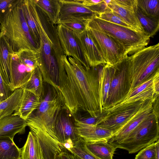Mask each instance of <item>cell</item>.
Masks as SVG:
<instances>
[{
	"instance_id": "6da1fadb",
	"label": "cell",
	"mask_w": 159,
	"mask_h": 159,
	"mask_svg": "<svg viewBox=\"0 0 159 159\" xmlns=\"http://www.w3.org/2000/svg\"><path fill=\"white\" fill-rule=\"evenodd\" d=\"M64 68L59 73L58 95L73 115L80 109L96 117L102 113L99 96V72L101 65L86 69L80 62L64 55Z\"/></svg>"
},
{
	"instance_id": "7a4b0ae2",
	"label": "cell",
	"mask_w": 159,
	"mask_h": 159,
	"mask_svg": "<svg viewBox=\"0 0 159 159\" xmlns=\"http://www.w3.org/2000/svg\"><path fill=\"white\" fill-rule=\"evenodd\" d=\"M0 30L14 53L24 49L38 51L25 17L21 0L7 15L0 25Z\"/></svg>"
},
{
	"instance_id": "3957f363",
	"label": "cell",
	"mask_w": 159,
	"mask_h": 159,
	"mask_svg": "<svg viewBox=\"0 0 159 159\" xmlns=\"http://www.w3.org/2000/svg\"><path fill=\"white\" fill-rule=\"evenodd\" d=\"M38 17L40 40L37 52L38 67L43 82L53 86L58 93L59 71L63 66L61 57L65 54L55 47L45 32L38 14Z\"/></svg>"
},
{
	"instance_id": "277c9868",
	"label": "cell",
	"mask_w": 159,
	"mask_h": 159,
	"mask_svg": "<svg viewBox=\"0 0 159 159\" xmlns=\"http://www.w3.org/2000/svg\"><path fill=\"white\" fill-rule=\"evenodd\" d=\"M40 103L38 108L26 120L29 128L41 129L51 137L52 123L57 111L63 104L56 89L52 86L43 82Z\"/></svg>"
},
{
	"instance_id": "5b68a950",
	"label": "cell",
	"mask_w": 159,
	"mask_h": 159,
	"mask_svg": "<svg viewBox=\"0 0 159 159\" xmlns=\"http://www.w3.org/2000/svg\"><path fill=\"white\" fill-rule=\"evenodd\" d=\"M131 89L159 72V43L146 47L129 56ZM130 89V90H131Z\"/></svg>"
},
{
	"instance_id": "8992f818",
	"label": "cell",
	"mask_w": 159,
	"mask_h": 159,
	"mask_svg": "<svg viewBox=\"0 0 159 159\" xmlns=\"http://www.w3.org/2000/svg\"><path fill=\"white\" fill-rule=\"evenodd\" d=\"M158 119L152 112L124 140L114 146L131 154L155 142L159 138Z\"/></svg>"
},
{
	"instance_id": "52a82bcc",
	"label": "cell",
	"mask_w": 159,
	"mask_h": 159,
	"mask_svg": "<svg viewBox=\"0 0 159 159\" xmlns=\"http://www.w3.org/2000/svg\"><path fill=\"white\" fill-rule=\"evenodd\" d=\"M103 31L114 39L130 55L147 47L150 37L134 30L101 20L96 16L93 18Z\"/></svg>"
},
{
	"instance_id": "ba28073f",
	"label": "cell",
	"mask_w": 159,
	"mask_h": 159,
	"mask_svg": "<svg viewBox=\"0 0 159 159\" xmlns=\"http://www.w3.org/2000/svg\"><path fill=\"white\" fill-rule=\"evenodd\" d=\"M87 29L106 64L114 66L129 56L124 48L114 39L104 33L93 18L88 21Z\"/></svg>"
},
{
	"instance_id": "9c48e42d",
	"label": "cell",
	"mask_w": 159,
	"mask_h": 159,
	"mask_svg": "<svg viewBox=\"0 0 159 159\" xmlns=\"http://www.w3.org/2000/svg\"><path fill=\"white\" fill-rule=\"evenodd\" d=\"M51 133L53 138L68 149L80 138L73 115L63 105L54 118Z\"/></svg>"
},
{
	"instance_id": "30bf717a",
	"label": "cell",
	"mask_w": 159,
	"mask_h": 159,
	"mask_svg": "<svg viewBox=\"0 0 159 159\" xmlns=\"http://www.w3.org/2000/svg\"><path fill=\"white\" fill-rule=\"evenodd\" d=\"M115 71L103 111L123 100L131 89V77L129 56L114 66Z\"/></svg>"
},
{
	"instance_id": "8fae6325",
	"label": "cell",
	"mask_w": 159,
	"mask_h": 159,
	"mask_svg": "<svg viewBox=\"0 0 159 159\" xmlns=\"http://www.w3.org/2000/svg\"><path fill=\"white\" fill-rule=\"evenodd\" d=\"M145 100L105 110L106 114L97 125L110 130L114 135L138 112Z\"/></svg>"
},
{
	"instance_id": "7c38bea8",
	"label": "cell",
	"mask_w": 159,
	"mask_h": 159,
	"mask_svg": "<svg viewBox=\"0 0 159 159\" xmlns=\"http://www.w3.org/2000/svg\"><path fill=\"white\" fill-rule=\"evenodd\" d=\"M60 9L57 24L77 21H88L96 14L84 5L80 0H59Z\"/></svg>"
},
{
	"instance_id": "4fadbf2b",
	"label": "cell",
	"mask_w": 159,
	"mask_h": 159,
	"mask_svg": "<svg viewBox=\"0 0 159 159\" xmlns=\"http://www.w3.org/2000/svg\"><path fill=\"white\" fill-rule=\"evenodd\" d=\"M57 34L64 54L80 62L86 69L90 67L86 61L74 32L62 24H57Z\"/></svg>"
},
{
	"instance_id": "5bb4252c",
	"label": "cell",
	"mask_w": 159,
	"mask_h": 159,
	"mask_svg": "<svg viewBox=\"0 0 159 159\" xmlns=\"http://www.w3.org/2000/svg\"><path fill=\"white\" fill-rule=\"evenodd\" d=\"M152 100H145L138 112L108 141L113 146L124 140L128 135L152 112Z\"/></svg>"
},
{
	"instance_id": "9a60e30c",
	"label": "cell",
	"mask_w": 159,
	"mask_h": 159,
	"mask_svg": "<svg viewBox=\"0 0 159 159\" xmlns=\"http://www.w3.org/2000/svg\"><path fill=\"white\" fill-rule=\"evenodd\" d=\"M75 34L84 57L90 67L106 64L102 54L87 29L81 34Z\"/></svg>"
},
{
	"instance_id": "2e32d148",
	"label": "cell",
	"mask_w": 159,
	"mask_h": 159,
	"mask_svg": "<svg viewBox=\"0 0 159 159\" xmlns=\"http://www.w3.org/2000/svg\"><path fill=\"white\" fill-rule=\"evenodd\" d=\"M34 69L26 66L20 59L16 53H13L11 64L13 91L21 88L28 82Z\"/></svg>"
},
{
	"instance_id": "e0dca14e",
	"label": "cell",
	"mask_w": 159,
	"mask_h": 159,
	"mask_svg": "<svg viewBox=\"0 0 159 159\" xmlns=\"http://www.w3.org/2000/svg\"><path fill=\"white\" fill-rule=\"evenodd\" d=\"M74 118L77 133L86 142L101 140L108 141L113 136L112 132L107 129L97 125L84 124Z\"/></svg>"
},
{
	"instance_id": "ac0fdd59",
	"label": "cell",
	"mask_w": 159,
	"mask_h": 159,
	"mask_svg": "<svg viewBox=\"0 0 159 159\" xmlns=\"http://www.w3.org/2000/svg\"><path fill=\"white\" fill-rule=\"evenodd\" d=\"M25 17L31 36L39 49L40 35L38 20V13L34 0H21Z\"/></svg>"
},
{
	"instance_id": "d6986e66",
	"label": "cell",
	"mask_w": 159,
	"mask_h": 159,
	"mask_svg": "<svg viewBox=\"0 0 159 159\" xmlns=\"http://www.w3.org/2000/svg\"><path fill=\"white\" fill-rule=\"evenodd\" d=\"M30 129L38 138L43 151V159H53L55 155L61 151L62 145L46 132L35 128Z\"/></svg>"
},
{
	"instance_id": "ffe728a7",
	"label": "cell",
	"mask_w": 159,
	"mask_h": 159,
	"mask_svg": "<svg viewBox=\"0 0 159 159\" xmlns=\"http://www.w3.org/2000/svg\"><path fill=\"white\" fill-rule=\"evenodd\" d=\"M13 53L4 35L0 32V69L4 81L12 91L11 64Z\"/></svg>"
},
{
	"instance_id": "44dd1931",
	"label": "cell",
	"mask_w": 159,
	"mask_h": 159,
	"mask_svg": "<svg viewBox=\"0 0 159 159\" xmlns=\"http://www.w3.org/2000/svg\"><path fill=\"white\" fill-rule=\"evenodd\" d=\"M26 126V120L13 113L0 121V137H9L13 139L16 134L24 133Z\"/></svg>"
},
{
	"instance_id": "7402d4cb",
	"label": "cell",
	"mask_w": 159,
	"mask_h": 159,
	"mask_svg": "<svg viewBox=\"0 0 159 159\" xmlns=\"http://www.w3.org/2000/svg\"><path fill=\"white\" fill-rule=\"evenodd\" d=\"M115 71L114 66L107 64L101 65L99 69V96L101 107L102 110L107 98L110 85Z\"/></svg>"
},
{
	"instance_id": "603a6c76",
	"label": "cell",
	"mask_w": 159,
	"mask_h": 159,
	"mask_svg": "<svg viewBox=\"0 0 159 159\" xmlns=\"http://www.w3.org/2000/svg\"><path fill=\"white\" fill-rule=\"evenodd\" d=\"M20 103L17 111L14 113L26 120L38 107L40 98L31 92L23 89Z\"/></svg>"
},
{
	"instance_id": "cb8c5ba5",
	"label": "cell",
	"mask_w": 159,
	"mask_h": 159,
	"mask_svg": "<svg viewBox=\"0 0 159 159\" xmlns=\"http://www.w3.org/2000/svg\"><path fill=\"white\" fill-rule=\"evenodd\" d=\"M107 7L129 25L133 29L140 33L147 34L136 15L134 9L118 6L110 2L107 5Z\"/></svg>"
},
{
	"instance_id": "d4e9b609",
	"label": "cell",
	"mask_w": 159,
	"mask_h": 159,
	"mask_svg": "<svg viewBox=\"0 0 159 159\" xmlns=\"http://www.w3.org/2000/svg\"><path fill=\"white\" fill-rule=\"evenodd\" d=\"M20 149L21 159H43V151L38 138L29 132L24 146Z\"/></svg>"
},
{
	"instance_id": "484cf974",
	"label": "cell",
	"mask_w": 159,
	"mask_h": 159,
	"mask_svg": "<svg viewBox=\"0 0 159 159\" xmlns=\"http://www.w3.org/2000/svg\"><path fill=\"white\" fill-rule=\"evenodd\" d=\"M85 146L90 152L100 159H113L116 149L106 140L85 142Z\"/></svg>"
},
{
	"instance_id": "4316f807",
	"label": "cell",
	"mask_w": 159,
	"mask_h": 159,
	"mask_svg": "<svg viewBox=\"0 0 159 159\" xmlns=\"http://www.w3.org/2000/svg\"><path fill=\"white\" fill-rule=\"evenodd\" d=\"M23 89H15L7 99L0 102V121L16 112L20 105Z\"/></svg>"
},
{
	"instance_id": "83f0119b",
	"label": "cell",
	"mask_w": 159,
	"mask_h": 159,
	"mask_svg": "<svg viewBox=\"0 0 159 159\" xmlns=\"http://www.w3.org/2000/svg\"><path fill=\"white\" fill-rule=\"evenodd\" d=\"M37 8L43 12L55 25L57 24L60 5L59 0H34Z\"/></svg>"
},
{
	"instance_id": "f1b7e54d",
	"label": "cell",
	"mask_w": 159,
	"mask_h": 159,
	"mask_svg": "<svg viewBox=\"0 0 159 159\" xmlns=\"http://www.w3.org/2000/svg\"><path fill=\"white\" fill-rule=\"evenodd\" d=\"M0 159H21L20 149L10 137H0Z\"/></svg>"
},
{
	"instance_id": "f546056e",
	"label": "cell",
	"mask_w": 159,
	"mask_h": 159,
	"mask_svg": "<svg viewBox=\"0 0 159 159\" xmlns=\"http://www.w3.org/2000/svg\"><path fill=\"white\" fill-rule=\"evenodd\" d=\"M43 77L38 67L34 70L29 80L21 88L27 90L40 97L43 92Z\"/></svg>"
},
{
	"instance_id": "4dcf8cb0",
	"label": "cell",
	"mask_w": 159,
	"mask_h": 159,
	"mask_svg": "<svg viewBox=\"0 0 159 159\" xmlns=\"http://www.w3.org/2000/svg\"><path fill=\"white\" fill-rule=\"evenodd\" d=\"M134 11L145 33L150 37H153L158 31L159 20L148 17L143 14L137 6Z\"/></svg>"
},
{
	"instance_id": "1f68e13d",
	"label": "cell",
	"mask_w": 159,
	"mask_h": 159,
	"mask_svg": "<svg viewBox=\"0 0 159 159\" xmlns=\"http://www.w3.org/2000/svg\"><path fill=\"white\" fill-rule=\"evenodd\" d=\"M137 6L145 16L159 20V0H137Z\"/></svg>"
},
{
	"instance_id": "d6a6232c",
	"label": "cell",
	"mask_w": 159,
	"mask_h": 159,
	"mask_svg": "<svg viewBox=\"0 0 159 159\" xmlns=\"http://www.w3.org/2000/svg\"><path fill=\"white\" fill-rule=\"evenodd\" d=\"M38 51L28 49H23L17 53L22 62L27 66L35 69L38 67Z\"/></svg>"
},
{
	"instance_id": "836d02e7",
	"label": "cell",
	"mask_w": 159,
	"mask_h": 159,
	"mask_svg": "<svg viewBox=\"0 0 159 159\" xmlns=\"http://www.w3.org/2000/svg\"><path fill=\"white\" fill-rule=\"evenodd\" d=\"M68 150L82 159H100L88 150L85 141L81 138Z\"/></svg>"
},
{
	"instance_id": "e575fe53",
	"label": "cell",
	"mask_w": 159,
	"mask_h": 159,
	"mask_svg": "<svg viewBox=\"0 0 159 159\" xmlns=\"http://www.w3.org/2000/svg\"><path fill=\"white\" fill-rule=\"evenodd\" d=\"M96 16L106 21L133 29L129 25L108 7L104 11L97 13Z\"/></svg>"
},
{
	"instance_id": "d590c367",
	"label": "cell",
	"mask_w": 159,
	"mask_h": 159,
	"mask_svg": "<svg viewBox=\"0 0 159 159\" xmlns=\"http://www.w3.org/2000/svg\"><path fill=\"white\" fill-rule=\"evenodd\" d=\"M20 0H0V23L2 24L11 9Z\"/></svg>"
},
{
	"instance_id": "8d00e7d4",
	"label": "cell",
	"mask_w": 159,
	"mask_h": 159,
	"mask_svg": "<svg viewBox=\"0 0 159 159\" xmlns=\"http://www.w3.org/2000/svg\"><path fill=\"white\" fill-rule=\"evenodd\" d=\"M85 4L86 7L96 14L104 11L107 7L104 0H86Z\"/></svg>"
},
{
	"instance_id": "74e56055",
	"label": "cell",
	"mask_w": 159,
	"mask_h": 159,
	"mask_svg": "<svg viewBox=\"0 0 159 159\" xmlns=\"http://www.w3.org/2000/svg\"><path fill=\"white\" fill-rule=\"evenodd\" d=\"M135 159H156L155 142L140 150Z\"/></svg>"
},
{
	"instance_id": "f35d334b",
	"label": "cell",
	"mask_w": 159,
	"mask_h": 159,
	"mask_svg": "<svg viewBox=\"0 0 159 159\" xmlns=\"http://www.w3.org/2000/svg\"><path fill=\"white\" fill-rule=\"evenodd\" d=\"M154 77L140 85L131 89L127 95L121 101L126 100L139 94L146 89L152 87Z\"/></svg>"
},
{
	"instance_id": "ab89813d",
	"label": "cell",
	"mask_w": 159,
	"mask_h": 159,
	"mask_svg": "<svg viewBox=\"0 0 159 159\" xmlns=\"http://www.w3.org/2000/svg\"><path fill=\"white\" fill-rule=\"evenodd\" d=\"M89 21H77L61 24L71 30L75 33L80 34L86 30L87 24Z\"/></svg>"
},
{
	"instance_id": "60d3db41",
	"label": "cell",
	"mask_w": 159,
	"mask_h": 159,
	"mask_svg": "<svg viewBox=\"0 0 159 159\" xmlns=\"http://www.w3.org/2000/svg\"><path fill=\"white\" fill-rule=\"evenodd\" d=\"M13 92L4 81L0 69V102L10 96Z\"/></svg>"
},
{
	"instance_id": "b9f144b4",
	"label": "cell",
	"mask_w": 159,
	"mask_h": 159,
	"mask_svg": "<svg viewBox=\"0 0 159 159\" xmlns=\"http://www.w3.org/2000/svg\"><path fill=\"white\" fill-rule=\"evenodd\" d=\"M53 159H82L62 146L61 151L54 156Z\"/></svg>"
},
{
	"instance_id": "7bdbcfd3",
	"label": "cell",
	"mask_w": 159,
	"mask_h": 159,
	"mask_svg": "<svg viewBox=\"0 0 159 159\" xmlns=\"http://www.w3.org/2000/svg\"><path fill=\"white\" fill-rule=\"evenodd\" d=\"M110 3L118 6L134 9L137 5V0H111Z\"/></svg>"
},
{
	"instance_id": "ee69618b",
	"label": "cell",
	"mask_w": 159,
	"mask_h": 159,
	"mask_svg": "<svg viewBox=\"0 0 159 159\" xmlns=\"http://www.w3.org/2000/svg\"><path fill=\"white\" fill-rule=\"evenodd\" d=\"M153 89L154 94H159V72L154 75L153 80Z\"/></svg>"
},
{
	"instance_id": "f6af8a7d",
	"label": "cell",
	"mask_w": 159,
	"mask_h": 159,
	"mask_svg": "<svg viewBox=\"0 0 159 159\" xmlns=\"http://www.w3.org/2000/svg\"><path fill=\"white\" fill-rule=\"evenodd\" d=\"M155 155L156 159H159V141L157 140L155 142Z\"/></svg>"
}]
</instances>
